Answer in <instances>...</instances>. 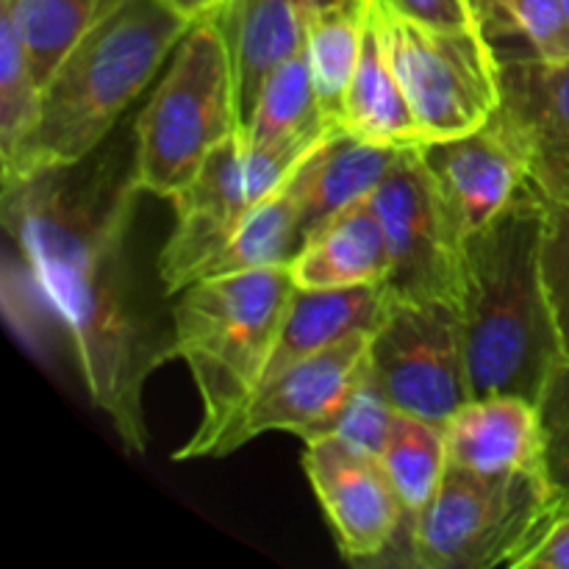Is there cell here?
Returning <instances> with one entry per match:
<instances>
[{"instance_id": "obj_1", "label": "cell", "mask_w": 569, "mask_h": 569, "mask_svg": "<svg viewBox=\"0 0 569 569\" xmlns=\"http://www.w3.org/2000/svg\"><path fill=\"white\" fill-rule=\"evenodd\" d=\"M142 189L111 153L28 176L3 187V228L31 281L72 339L92 403L114 422L131 453L148 450L142 392L150 372L172 359V333H159L139 303L128 231Z\"/></svg>"}, {"instance_id": "obj_2", "label": "cell", "mask_w": 569, "mask_h": 569, "mask_svg": "<svg viewBox=\"0 0 569 569\" xmlns=\"http://www.w3.org/2000/svg\"><path fill=\"white\" fill-rule=\"evenodd\" d=\"M542 220V198L528 183L498 220L465 242L459 311L472 398L537 400L561 359L539 261Z\"/></svg>"}, {"instance_id": "obj_3", "label": "cell", "mask_w": 569, "mask_h": 569, "mask_svg": "<svg viewBox=\"0 0 569 569\" xmlns=\"http://www.w3.org/2000/svg\"><path fill=\"white\" fill-rule=\"evenodd\" d=\"M194 22L164 0H111L42 87V114L3 172V187L89 159Z\"/></svg>"}, {"instance_id": "obj_4", "label": "cell", "mask_w": 569, "mask_h": 569, "mask_svg": "<svg viewBox=\"0 0 569 569\" xmlns=\"http://www.w3.org/2000/svg\"><path fill=\"white\" fill-rule=\"evenodd\" d=\"M295 289L289 267H264L200 278L178 292L170 350L172 359L187 361L203 403L198 431L178 450V461L211 456L261 387Z\"/></svg>"}, {"instance_id": "obj_5", "label": "cell", "mask_w": 569, "mask_h": 569, "mask_svg": "<svg viewBox=\"0 0 569 569\" xmlns=\"http://www.w3.org/2000/svg\"><path fill=\"white\" fill-rule=\"evenodd\" d=\"M561 517L545 472H476L448 465L431 503L403 520L376 567H515Z\"/></svg>"}, {"instance_id": "obj_6", "label": "cell", "mask_w": 569, "mask_h": 569, "mask_svg": "<svg viewBox=\"0 0 569 569\" xmlns=\"http://www.w3.org/2000/svg\"><path fill=\"white\" fill-rule=\"evenodd\" d=\"M242 131L233 53L220 22H194L172 53L150 103L133 122V178L172 200L220 144Z\"/></svg>"}, {"instance_id": "obj_7", "label": "cell", "mask_w": 569, "mask_h": 569, "mask_svg": "<svg viewBox=\"0 0 569 569\" xmlns=\"http://www.w3.org/2000/svg\"><path fill=\"white\" fill-rule=\"evenodd\" d=\"M378 14L426 142L470 133L498 114L500 50L483 28L426 26L387 0H378Z\"/></svg>"}, {"instance_id": "obj_8", "label": "cell", "mask_w": 569, "mask_h": 569, "mask_svg": "<svg viewBox=\"0 0 569 569\" xmlns=\"http://www.w3.org/2000/svg\"><path fill=\"white\" fill-rule=\"evenodd\" d=\"M328 139V137H326ZM322 139H303L283 148H250L244 133H233L200 167L194 181L172 198L176 226L159 253V278L167 295L198 281L217 250L242 226L244 217L287 187L300 161Z\"/></svg>"}, {"instance_id": "obj_9", "label": "cell", "mask_w": 569, "mask_h": 569, "mask_svg": "<svg viewBox=\"0 0 569 569\" xmlns=\"http://www.w3.org/2000/svg\"><path fill=\"white\" fill-rule=\"evenodd\" d=\"M370 372L395 409L445 426L472 398L459 306L389 295L370 337Z\"/></svg>"}, {"instance_id": "obj_10", "label": "cell", "mask_w": 569, "mask_h": 569, "mask_svg": "<svg viewBox=\"0 0 569 569\" xmlns=\"http://www.w3.org/2000/svg\"><path fill=\"white\" fill-rule=\"evenodd\" d=\"M389 248L387 289L400 300H448L459 306L465 239L445 211L417 148H403L372 192Z\"/></svg>"}, {"instance_id": "obj_11", "label": "cell", "mask_w": 569, "mask_h": 569, "mask_svg": "<svg viewBox=\"0 0 569 569\" xmlns=\"http://www.w3.org/2000/svg\"><path fill=\"white\" fill-rule=\"evenodd\" d=\"M370 337L372 333H353L267 378L237 420L220 433L211 456L233 453L270 431H289L303 442L331 437L365 381Z\"/></svg>"}, {"instance_id": "obj_12", "label": "cell", "mask_w": 569, "mask_h": 569, "mask_svg": "<svg viewBox=\"0 0 569 569\" xmlns=\"http://www.w3.org/2000/svg\"><path fill=\"white\" fill-rule=\"evenodd\" d=\"M420 156L465 242L498 220L531 183L528 144L503 109L470 133L428 139L420 144Z\"/></svg>"}, {"instance_id": "obj_13", "label": "cell", "mask_w": 569, "mask_h": 569, "mask_svg": "<svg viewBox=\"0 0 569 569\" xmlns=\"http://www.w3.org/2000/svg\"><path fill=\"white\" fill-rule=\"evenodd\" d=\"M303 470L350 565H376L403 526V506L381 459L337 437L306 442Z\"/></svg>"}, {"instance_id": "obj_14", "label": "cell", "mask_w": 569, "mask_h": 569, "mask_svg": "<svg viewBox=\"0 0 569 569\" xmlns=\"http://www.w3.org/2000/svg\"><path fill=\"white\" fill-rule=\"evenodd\" d=\"M500 109L526 139L531 183L548 198L569 200V59L500 53Z\"/></svg>"}, {"instance_id": "obj_15", "label": "cell", "mask_w": 569, "mask_h": 569, "mask_svg": "<svg viewBox=\"0 0 569 569\" xmlns=\"http://www.w3.org/2000/svg\"><path fill=\"white\" fill-rule=\"evenodd\" d=\"M448 465L476 472H545L537 400L470 398L442 426Z\"/></svg>"}, {"instance_id": "obj_16", "label": "cell", "mask_w": 569, "mask_h": 569, "mask_svg": "<svg viewBox=\"0 0 569 569\" xmlns=\"http://www.w3.org/2000/svg\"><path fill=\"white\" fill-rule=\"evenodd\" d=\"M403 148L365 142L348 131L322 139L287 181L300 211L303 239L350 206L370 198ZM306 244V242H303Z\"/></svg>"}, {"instance_id": "obj_17", "label": "cell", "mask_w": 569, "mask_h": 569, "mask_svg": "<svg viewBox=\"0 0 569 569\" xmlns=\"http://www.w3.org/2000/svg\"><path fill=\"white\" fill-rule=\"evenodd\" d=\"M326 3L331 0H228L220 11L217 22L233 53L242 126L264 78L303 48L311 17Z\"/></svg>"}, {"instance_id": "obj_18", "label": "cell", "mask_w": 569, "mask_h": 569, "mask_svg": "<svg viewBox=\"0 0 569 569\" xmlns=\"http://www.w3.org/2000/svg\"><path fill=\"white\" fill-rule=\"evenodd\" d=\"M342 128L365 142L383 144V148H417L426 142L389 53L378 0H370L365 44L345 94Z\"/></svg>"}, {"instance_id": "obj_19", "label": "cell", "mask_w": 569, "mask_h": 569, "mask_svg": "<svg viewBox=\"0 0 569 569\" xmlns=\"http://www.w3.org/2000/svg\"><path fill=\"white\" fill-rule=\"evenodd\" d=\"M389 306L387 283L345 289H295L272 348L264 381L353 333H372ZM261 381V383H264Z\"/></svg>"}, {"instance_id": "obj_20", "label": "cell", "mask_w": 569, "mask_h": 569, "mask_svg": "<svg viewBox=\"0 0 569 569\" xmlns=\"http://www.w3.org/2000/svg\"><path fill=\"white\" fill-rule=\"evenodd\" d=\"M300 289H345L387 283L389 248L372 194L317 228L289 264Z\"/></svg>"}, {"instance_id": "obj_21", "label": "cell", "mask_w": 569, "mask_h": 569, "mask_svg": "<svg viewBox=\"0 0 569 569\" xmlns=\"http://www.w3.org/2000/svg\"><path fill=\"white\" fill-rule=\"evenodd\" d=\"M342 131L328 120L317 94L306 48L289 56L261 83L248 122L242 126L250 148H283L303 139H326Z\"/></svg>"}, {"instance_id": "obj_22", "label": "cell", "mask_w": 569, "mask_h": 569, "mask_svg": "<svg viewBox=\"0 0 569 569\" xmlns=\"http://www.w3.org/2000/svg\"><path fill=\"white\" fill-rule=\"evenodd\" d=\"M367 17H370V0H331L311 17L306 31L303 48L309 56L317 94L328 120L337 128H342L345 94L359 64Z\"/></svg>"}, {"instance_id": "obj_23", "label": "cell", "mask_w": 569, "mask_h": 569, "mask_svg": "<svg viewBox=\"0 0 569 569\" xmlns=\"http://www.w3.org/2000/svg\"><path fill=\"white\" fill-rule=\"evenodd\" d=\"M300 211L287 187L256 206L242 226L231 233L214 259L203 267L200 278L231 276V272L264 270V267H289L303 248Z\"/></svg>"}, {"instance_id": "obj_24", "label": "cell", "mask_w": 569, "mask_h": 569, "mask_svg": "<svg viewBox=\"0 0 569 569\" xmlns=\"http://www.w3.org/2000/svg\"><path fill=\"white\" fill-rule=\"evenodd\" d=\"M109 3L111 0H0V17L14 28L37 81L44 87Z\"/></svg>"}, {"instance_id": "obj_25", "label": "cell", "mask_w": 569, "mask_h": 569, "mask_svg": "<svg viewBox=\"0 0 569 569\" xmlns=\"http://www.w3.org/2000/svg\"><path fill=\"white\" fill-rule=\"evenodd\" d=\"M381 465L403 506V520L417 517L431 503L448 470L442 426H433L406 411H395Z\"/></svg>"}, {"instance_id": "obj_26", "label": "cell", "mask_w": 569, "mask_h": 569, "mask_svg": "<svg viewBox=\"0 0 569 569\" xmlns=\"http://www.w3.org/2000/svg\"><path fill=\"white\" fill-rule=\"evenodd\" d=\"M42 114V83L14 28L0 17V167L9 164Z\"/></svg>"}, {"instance_id": "obj_27", "label": "cell", "mask_w": 569, "mask_h": 569, "mask_svg": "<svg viewBox=\"0 0 569 569\" xmlns=\"http://www.w3.org/2000/svg\"><path fill=\"white\" fill-rule=\"evenodd\" d=\"M522 39V53L542 61L569 59V0H492L489 37Z\"/></svg>"}, {"instance_id": "obj_28", "label": "cell", "mask_w": 569, "mask_h": 569, "mask_svg": "<svg viewBox=\"0 0 569 569\" xmlns=\"http://www.w3.org/2000/svg\"><path fill=\"white\" fill-rule=\"evenodd\" d=\"M537 409L539 426H542L545 478L565 517L569 515V359L565 356L545 378Z\"/></svg>"}, {"instance_id": "obj_29", "label": "cell", "mask_w": 569, "mask_h": 569, "mask_svg": "<svg viewBox=\"0 0 569 569\" xmlns=\"http://www.w3.org/2000/svg\"><path fill=\"white\" fill-rule=\"evenodd\" d=\"M539 198H542L545 211L542 250H539L542 281L556 333H559L561 356L569 359V200L548 198L542 192H539Z\"/></svg>"}, {"instance_id": "obj_30", "label": "cell", "mask_w": 569, "mask_h": 569, "mask_svg": "<svg viewBox=\"0 0 569 569\" xmlns=\"http://www.w3.org/2000/svg\"><path fill=\"white\" fill-rule=\"evenodd\" d=\"M395 411L398 409H395L387 400V395L378 389L376 378H372L370 372V365H367L365 381L359 383L356 395L350 398L348 409L342 411L331 437L342 439L345 445H350V448L359 450V453L381 459L383 448H387L389 431H392Z\"/></svg>"}, {"instance_id": "obj_31", "label": "cell", "mask_w": 569, "mask_h": 569, "mask_svg": "<svg viewBox=\"0 0 569 569\" xmlns=\"http://www.w3.org/2000/svg\"><path fill=\"white\" fill-rule=\"evenodd\" d=\"M387 3L409 20L426 22V26L487 31V9L481 0H387Z\"/></svg>"}, {"instance_id": "obj_32", "label": "cell", "mask_w": 569, "mask_h": 569, "mask_svg": "<svg viewBox=\"0 0 569 569\" xmlns=\"http://www.w3.org/2000/svg\"><path fill=\"white\" fill-rule=\"evenodd\" d=\"M517 569H569V515L559 517Z\"/></svg>"}, {"instance_id": "obj_33", "label": "cell", "mask_w": 569, "mask_h": 569, "mask_svg": "<svg viewBox=\"0 0 569 569\" xmlns=\"http://www.w3.org/2000/svg\"><path fill=\"white\" fill-rule=\"evenodd\" d=\"M172 11H178L181 17H187L189 22L200 20H214L220 17V11L226 9L228 0H164Z\"/></svg>"}, {"instance_id": "obj_34", "label": "cell", "mask_w": 569, "mask_h": 569, "mask_svg": "<svg viewBox=\"0 0 569 569\" xmlns=\"http://www.w3.org/2000/svg\"><path fill=\"white\" fill-rule=\"evenodd\" d=\"M483 9H487V33H489V17H492V0H481Z\"/></svg>"}]
</instances>
